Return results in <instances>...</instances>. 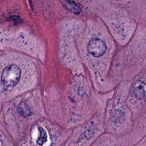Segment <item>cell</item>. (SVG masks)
Segmentation results:
<instances>
[{"label":"cell","mask_w":146,"mask_h":146,"mask_svg":"<svg viewBox=\"0 0 146 146\" xmlns=\"http://www.w3.org/2000/svg\"><path fill=\"white\" fill-rule=\"evenodd\" d=\"M133 95L138 99H144L145 95V83L141 80H137L132 86Z\"/></svg>","instance_id":"3957f363"},{"label":"cell","mask_w":146,"mask_h":146,"mask_svg":"<svg viewBox=\"0 0 146 146\" xmlns=\"http://www.w3.org/2000/svg\"><path fill=\"white\" fill-rule=\"evenodd\" d=\"M18 112L21 116L24 117H28L32 113V111L30 106L24 101H22L19 103L18 108Z\"/></svg>","instance_id":"277c9868"},{"label":"cell","mask_w":146,"mask_h":146,"mask_svg":"<svg viewBox=\"0 0 146 146\" xmlns=\"http://www.w3.org/2000/svg\"><path fill=\"white\" fill-rule=\"evenodd\" d=\"M39 135L36 139V143L39 145H43L47 141V135L44 129L40 126L38 127Z\"/></svg>","instance_id":"5b68a950"},{"label":"cell","mask_w":146,"mask_h":146,"mask_svg":"<svg viewBox=\"0 0 146 146\" xmlns=\"http://www.w3.org/2000/svg\"><path fill=\"white\" fill-rule=\"evenodd\" d=\"M88 51L95 57L102 56L106 51L105 43L99 38H93L90 40L87 46Z\"/></svg>","instance_id":"7a4b0ae2"},{"label":"cell","mask_w":146,"mask_h":146,"mask_svg":"<svg viewBox=\"0 0 146 146\" xmlns=\"http://www.w3.org/2000/svg\"><path fill=\"white\" fill-rule=\"evenodd\" d=\"M66 6L69 10L71 11L72 12L75 14H79L81 10L80 8L78 5H76L74 2L69 1L67 2Z\"/></svg>","instance_id":"8992f818"},{"label":"cell","mask_w":146,"mask_h":146,"mask_svg":"<svg viewBox=\"0 0 146 146\" xmlns=\"http://www.w3.org/2000/svg\"><path fill=\"white\" fill-rule=\"evenodd\" d=\"M22 69L13 56H0V84L5 90L12 89L19 83L22 76Z\"/></svg>","instance_id":"6da1fadb"}]
</instances>
